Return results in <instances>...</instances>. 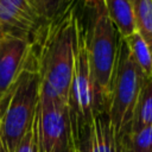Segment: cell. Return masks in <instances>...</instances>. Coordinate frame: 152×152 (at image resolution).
Masks as SVG:
<instances>
[{
  "label": "cell",
  "instance_id": "17",
  "mask_svg": "<svg viewBox=\"0 0 152 152\" xmlns=\"http://www.w3.org/2000/svg\"><path fill=\"white\" fill-rule=\"evenodd\" d=\"M87 6H89L90 8H93V10H95V8H97V7H100V6H102V5H104V2H103V0H82Z\"/></svg>",
  "mask_w": 152,
  "mask_h": 152
},
{
  "label": "cell",
  "instance_id": "9",
  "mask_svg": "<svg viewBox=\"0 0 152 152\" xmlns=\"http://www.w3.org/2000/svg\"><path fill=\"white\" fill-rule=\"evenodd\" d=\"M103 2L108 18L115 26L120 38L125 39L137 31L131 0H103Z\"/></svg>",
  "mask_w": 152,
  "mask_h": 152
},
{
  "label": "cell",
  "instance_id": "11",
  "mask_svg": "<svg viewBox=\"0 0 152 152\" xmlns=\"http://www.w3.org/2000/svg\"><path fill=\"white\" fill-rule=\"evenodd\" d=\"M124 40L142 76L145 78H152V55L145 40L137 31Z\"/></svg>",
  "mask_w": 152,
  "mask_h": 152
},
{
  "label": "cell",
  "instance_id": "10",
  "mask_svg": "<svg viewBox=\"0 0 152 152\" xmlns=\"http://www.w3.org/2000/svg\"><path fill=\"white\" fill-rule=\"evenodd\" d=\"M151 125H152V78H145L138 96V101L134 108L132 122L128 131H138Z\"/></svg>",
  "mask_w": 152,
  "mask_h": 152
},
{
  "label": "cell",
  "instance_id": "13",
  "mask_svg": "<svg viewBox=\"0 0 152 152\" xmlns=\"http://www.w3.org/2000/svg\"><path fill=\"white\" fill-rule=\"evenodd\" d=\"M119 152H152V125L128 131L118 140Z\"/></svg>",
  "mask_w": 152,
  "mask_h": 152
},
{
  "label": "cell",
  "instance_id": "3",
  "mask_svg": "<svg viewBox=\"0 0 152 152\" xmlns=\"http://www.w3.org/2000/svg\"><path fill=\"white\" fill-rule=\"evenodd\" d=\"M39 74L27 57L24 70L0 103V140L6 152H14L32 126L39 102Z\"/></svg>",
  "mask_w": 152,
  "mask_h": 152
},
{
  "label": "cell",
  "instance_id": "4",
  "mask_svg": "<svg viewBox=\"0 0 152 152\" xmlns=\"http://www.w3.org/2000/svg\"><path fill=\"white\" fill-rule=\"evenodd\" d=\"M144 80L145 77L133 61L125 40L120 38L110 101L107 110L116 140H119L131 126Z\"/></svg>",
  "mask_w": 152,
  "mask_h": 152
},
{
  "label": "cell",
  "instance_id": "18",
  "mask_svg": "<svg viewBox=\"0 0 152 152\" xmlns=\"http://www.w3.org/2000/svg\"><path fill=\"white\" fill-rule=\"evenodd\" d=\"M0 152H6V150H5V147H4L2 142H1V140H0Z\"/></svg>",
  "mask_w": 152,
  "mask_h": 152
},
{
  "label": "cell",
  "instance_id": "12",
  "mask_svg": "<svg viewBox=\"0 0 152 152\" xmlns=\"http://www.w3.org/2000/svg\"><path fill=\"white\" fill-rule=\"evenodd\" d=\"M135 30L147 44L152 55V0H131Z\"/></svg>",
  "mask_w": 152,
  "mask_h": 152
},
{
  "label": "cell",
  "instance_id": "2",
  "mask_svg": "<svg viewBox=\"0 0 152 152\" xmlns=\"http://www.w3.org/2000/svg\"><path fill=\"white\" fill-rule=\"evenodd\" d=\"M93 11L94 18L88 32L87 46L97 116L108 110L120 36L108 18L104 5Z\"/></svg>",
  "mask_w": 152,
  "mask_h": 152
},
{
  "label": "cell",
  "instance_id": "7",
  "mask_svg": "<svg viewBox=\"0 0 152 152\" xmlns=\"http://www.w3.org/2000/svg\"><path fill=\"white\" fill-rule=\"evenodd\" d=\"M42 24L36 0H0V36L30 39Z\"/></svg>",
  "mask_w": 152,
  "mask_h": 152
},
{
  "label": "cell",
  "instance_id": "6",
  "mask_svg": "<svg viewBox=\"0 0 152 152\" xmlns=\"http://www.w3.org/2000/svg\"><path fill=\"white\" fill-rule=\"evenodd\" d=\"M38 152H74L68 104L39 99L36 112Z\"/></svg>",
  "mask_w": 152,
  "mask_h": 152
},
{
  "label": "cell",
  "instance_id": "15",
  "mask_svg": "<svg viewBox=\"0 0 152 152\" xmlns=\"http://www.w3.org/2000/svg\"><path fill=\"white\" fill-rule=\"evenodd\" d=\"M71 0H36L42 21H48L58 15Z\"/></svg>",
  "mask_w": 152,
  "mask_h": 152
},
{
  "label": "cell",
  "instance_id": "16",
  "mask_svg": "<svg viewBox=\"0 0 152 152\" xmlns=\"http://www.w3.org/2000/svg\"><path fill=\"white\" fill-rule=\"evenodd\" d=\"M14 152H38V140H37V127H36V116L30 129L19 141Z\"/></svg>",
  "mask_w": 152,
  "mask_h": 152
},
{
  "label": "cell",
  "instance_id": "14",
  "mask_svg": "<svg viewBox=\"0 0 152 152\" xmlns=\"http://www.w3.org/2000/svg\"><path fill=\"white\" fill-rule=\"evenodd\" d=\"M99 152H119V144L107 113L99 114L93 120Z\"/></svg>",
  "mask_w": 152,
  "mask_h": 152
},
{
  "label": "cell",
  "instance_id": "5",
  "mask_svg": "<svg viewBox=\"0 0 152 152\" xmlns=\"http://www.w3.org/2000/svg\"><path fill=\"white\" fill-rule=\"evenodd\" d=\"M87 44L88 31L81 23L77 33V48L72 78L68 95V109L72 129V139L80 129L90 125L96 116Z\"/></svg>",
  "mask_w": 152,
  "mask_h": 152
},
{
  "label": "cell",
  "instance_id": "8",
  "mask_svg": "<svg viewBox=\"0 0 152 152\" xmlns=\"http://www.w3.org/2000/svg\"><path fill=\"white\" fill-rule=\"evenodd\" d=\"M28 53V38L11 34L0 36V103L24 70Z\"/></svg>",
  "mask_w": 152,
  "mask_h": 152
},
{
  "label": "cell",
  "instance_id": "1",
  "mask_svg": "<svg viewBox=\"0 0 152 152\" xmlns=\"http://www.w3.org/2000/svg\"><path fill=\"white\" fill-rule=\"evenodd\" d=\"M80 24L77 0H71L58 15L44 21L31 36L28 58L39 74V99L68 104Z\"/></svg>",
  "mask_w": 152,
  "mask_h": 152
}]
</instances>
